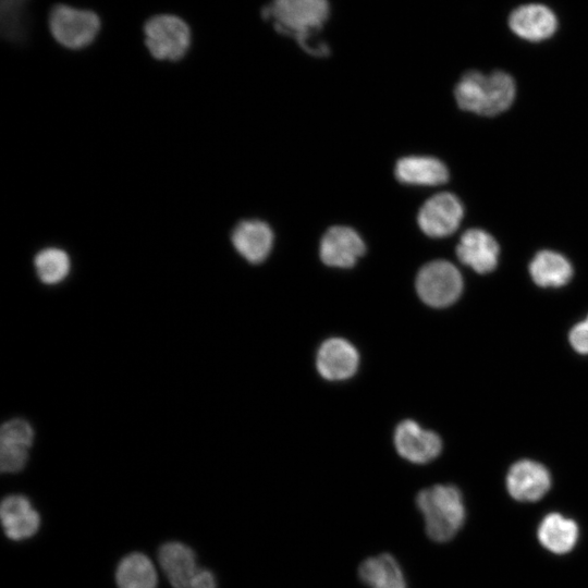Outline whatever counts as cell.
<instances>
[{"mask_svg":"<svg viewBox=\"0 0 588 588\" xmlns=\"http://www.w3.org/2000/svg\"><path fill=\"white\" fill-rule=\"evenodd\" d=\"M330 13L328 0H273L262 9V16L270 19L275 29L293 37L309 54L326 57L330 53L327 44L317 34Z\"/></svg>","mask_w":588,"mask_h":588,"instance_id":"cell-1","label":"cell"},{"mask_svg":"<svg viewBox=\"0 0 588 588\" xmlns=\"http://www.w3.org/2000/svg\"><path fill=\"white\" fill-rule=\"evenodd\" d=\"M515 82L502 71L485 75L478 71H468L458 81L454 96L462 110L480 115H497L513 103Z\"/></svg>","mask_w":588,"mask_h":588,"instance_id":"cell-2","label":"cell"},{"mask_svg":"<svg viewBox=\"0 0 588 588\" xmlns=\"http://www.w3.org/2000/svg\"><path fill=\"white\" fill-rule=\"evenodd\" d=\"M416 504L425 520L430 539L445 542L463 526L465 507L460 490L452 485H436L421 490Z\"/></svg>","mask_w":588,"mask_h":588,"instance_id":"cell-3","label":"cell"},{"mask_svg":"<svg viewBox=\"0 0 588 588\" xmlns=\"http://www.w3.org/2000/svg\"><path fill=\"white\" fill-rule=\"evenodd\" d=\"M158 560L173 588H217L212 572L198 567L194 551L184 543L162 544Z\"/></svg>","mask_w":588,"mask_h":588,"instance_id":"cell-4","label":"cell"},{"mask_svg":"<svg viewBox=\"0 0 588 588\" xmlns=\"http://www.w3.org/2000/svg\"><path fill=\"white\" fill-rule=\"evenodd\" d=\"M145 44L158 60L176 61L183 58L191 45V30L177 16L160 14L149 19L144 27Z\"/></svg>","mask_w":588,"mask_h":588,"instance_id":"cell-5","label":"cell"},{"mask_svg":"<svg viewBox=\"0 0 588 588\" xmlns=\"http://www.w3.org/2000/svg\"><path fill=\"white\" fill-rule=\"evenodd\" d=\"M49 28L60 45L70 49H81L96 38L100 29V20L91 11L58 4L50 12Z\"/></svg>","mask_w":588,"mask_h":588,"instance_id":"cell-6","label":"cell"},{"mask_svg":"<svg viewBox=\"0 0 588 588\" xmlns=\"http://www.w3.org/2000/svg\"><path fill=\"white\" fill-rule=\"evenodd\" d=\"M416 290L426 304L432 307H445L460 297L463 280L460 271L451 262L434 260L419 270Z\"/></svg>","mask_w":588,"mask_h":588,"instance_id":"cell-7","label":"cell"},{"mask_svg":"<svg viewBox=\"0 0 588 588\" xmlns=\"http://www.w3.org/2000/svg\"><path fill=\"white\" fill-rule=\"evenodd\" d=\"M463 213V205L455 195L439 193L419 209L418 225L430 237H444L456 231Z\"/></svg>","mask_w":588,"mask_h":588,"instance_id":"cell-8","label":"cell"},{"mask_svg":"<svg viewBox=\"0 0 588 588\" xmlns=\"http://www.w3.org/2000/svg\"><path fill=\"white\" fill-rule=\"evenodd\" d=\"M366 245L352 228L334 225L323 234L319 254L327 266L338 268L353 267L365 254Z\"/></svg>","mask_w":588,"mask_h":588,"instance_id":"cell-9","label":"cell"},{"mask_svg":"<svg viewBox=\"0 0 588 588\" xmlns=\"http://www.w3.org/2000/svg\"><path fill=\"white\" fill-rule=\"evenodd\" d=\"M394 444L402 457L417 464L434 460L442 448L438 434L422 429L412 420L402 421L397 426L394 433Z\"/></svg>","mask_w":588,"mask_h":588,"instance_id":"cell-10","label":"cell"},{"mask_svg":"<svg viewBox=\"0 0 588 588\" xmlns=\"http://www.w3.org/2000/svg\"><path fill=\"white\" fill-rule=\"evenodd\" d=\"M550 485L548 469L529 460L515 463L506 477L507 490L518 501L534 502L541 499L550 489Z\"/></svg>","mask_w":588,"mask_h":588,"instance_id":"cell-11","label":"cell"},{"mask_svg":"<svg viewBox=\"0 0 588 588\" xmlns=\"http://www.w3.org/2000/svg\"><path fill=\"white\" fill-rule=\"evenodd\" d=\"M509 25L518 37L530 41H540L555 33L558 19L547 5L529 3L516 8L511 13Z\"/></svg>","mask_w":588,"mask_h":588,"instance_id":"cell-12","label":"cell"},{"mask_svg":"<svg viewBox=\"0 0 588 588\" xmlns=\"http://www.w3.org/2000/svg\"><path fill=\"white\" fill-rule=\"evenodd\" d=\"M0 516L5 536L14 541L34 536L40 526L38 512L21 494H11L2 500Z\"/></svg>","mask_w":588,"mask_h":588,"instance_id":"cell-13","label":"cell"},{"mask_svg":"<svg viewBox=\"0 0 588 588\" xmlns=\"http://www.w3.org/2000/svg\"><path fill=\"white\" fill-rule=\"evenodd\" d=\"M461 262L478 273H488L498 265L499 245L487 232L470 229L464 232L456 247Z\"/></svg>","mask_w":588,"mask_h":588,"instance_id":"cell-14","label":"cell"},{"mask_svg":"<svg viewBox=\"0 0 588 588\" xmlns=\"http://www.w3.org/2000/svg\"><path fill=\"white\" fill-rule=\"evenodd\" d=\"M231 241L236 252L248 262L259 264L270 254L273 233L261 220H244L234 228Z\"/></svg>","mask_w":588,"mask_h":588,"instance_id":"cell-15","label":"cell"},{"mask_svg":"<svg viewBox=\"0 0 588 588\" xmlns=\"http://www.w3.org/2000/svg\"><path fill=\"white\" fill-rule=\"evenodd\" d=\"M358 353L346 340L333 338L326 341L317 354V368L328 380L350 378L357 369Z\"/></svg>","mask_w":588,"mask_h":588,"instance_id":"cell-16","label":"cell"},{"mask_svg":"<svg viewBox=\"0 0 588 588\" xmlns=\"http://www.w3.org/2000/svg\"><path fill=\"white\" fill-rule=\"evenodd\" d=\"M395 177L408 185H440L448 181V168L439 159L429 156L401 158L394 168Z\"/></svg>","mask_w":588,"mask_h":588,"instance_id":"cell-17","label":"cell"},{"mask_svg":"<svg viewBox=\"0 0 588 588\" xmlns=\"http://www.w3.org/2000/svg\"><path fill=\"white\" fill-rule=\"evenodd\" d=\"M358 577L368 588H407L399 562L389 553L364 560L358 566Z\"/></svg>","mask_w":588,"mask_h":588,"instance_id":"cell-18","label":"cell"},{"mask_svg":"<svg viewBox=\"0 0 588 588\" xmlns=\"http://www.w3.org/2000/svg\"><path fill=\"white\" fill-rule=\"evenodd\" d=\"M537 535L546 549L563 554L574 548L578 538V527L573 519L559 513H551L540 523Z\"/></svg>","mask_w":588,"mask_h":588,"instance_id":"cell-19","label":"cell"},{"mask_svg":"<svg viewBox=\"0 0 588 588\" xmlns=\"http://www.w3.org/2000/svg\"><path fill=\"white\" fill-rule=\"evenodd\" d=\"M529 271L536 284L542 287H558L566 284L573 275L569 261L553 250L537 253L530 262Z\"/></svg>","mask_w":588,"mask_h":588,"instance_id":"cell-20","label":"cell"},{"mask_svg":"<svg viewBox=\"0 0 588 588\" xmlns=\"http://www.w3.org/2000/svg\"><path fill=\"white\" fill-rule=\"evenodd\" d=\"M115 580L119 588H156L158 577L151 560L143 553L134 552L119 563Z\"/></svg>","mask_w":588,"mask_h":588,"instance_id":"cell-21","label":"cell"},{"mask_svg":"<svg viewBox=\"0 0 588 588\" xmlns=\"http://www.w3.org/2000/svg\"><path fill=\"white\" fill-rule=\"evenodd\" d=\"M34 264L38 278L46 284L62 282L71 269L69 255L63 249L57 247L40 250L36 255Z\"/></svg>","mask_w":588,"mask_h":588,"instance_id":"cell-22","label":"cell"},{"mask_svg":"<svg viewBox=\"0 0 588 588\" xmlns=\"http://www.w3.org/2000/svg\"><path fill=\"white\" fill-rule=\"evenodd\" d=\"M28 0H1V30L9 39H20L26 29V5Z\"/></svg>","mask_w":588,"mask_h":588,"instance_id":"cell-23","label":"cell"},{"mask_svg":"<svg viewBox=\"0 0 588 588\" xmlns=\"http://www.w3.org/2000/svg\"><path fill=\"white\" fill-rule=\"evenodd\" d=\"M34 441V429L28 421L14 418L4 422L0 430V444L29 449Z\"/></svg>","mask_w":588,"mask_h":588,"instance_id":"cell-24","label":"cell"},{"mask_svg":"<svg viewBox=\"0 0 588 588\" xmlns=\"http://www.w3.org/2000/svg\"><path fill=\"white\" fill-rule=\"evenodd\" d=\"M28 449L0 444V467L3 473H16L24 468Z\"/></svg>","mask_w":588,"mask_h":588,"instance_id":"cell-25","label":"cell"},{"mask_svg":"<svg viewBox=\"0 0 588 588\" xmlns=\"http://www.w3.org/2000/svg\"><path fill=\"white\" fill-rule=\"evenodd\" d=\"M572 346L580 354H588V321L577 323L569 332Z\"/></svg>","mask_w":588,"mask_h":588,"instance_id":"cell-26","label":"cell"},{"mask_svg":"<svg viewBox=\"0 0 588 588\" xmlns=\"http://www.w3.org/2000/svg\"><path fill=\"white\" fill-rule=\"evenodd\" d=\"M586 320L588 321V317H587V319H586Z\"/></svg>","mask_w":588,"mask_h":588,"instance_id":"cell-27","label":"cell"}]
</instances>
